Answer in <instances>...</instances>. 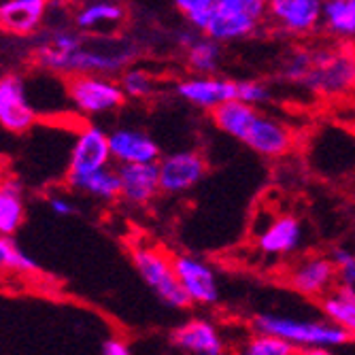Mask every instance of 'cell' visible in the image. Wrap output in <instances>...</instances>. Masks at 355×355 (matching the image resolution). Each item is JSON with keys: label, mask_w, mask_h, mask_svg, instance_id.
Returning a JSON list of instances; mask_svg holds the SVG:
<instances>
[{"label": "cell", "mask_w": 355, "mask_h": 355, "mask_svg": "<svg viewBox=\"0 0 355 355\" xmlns=\"http://www.w3.org/2000/svg\"><path fill=\"white\" fill-rule=\"evenodd\" d=\"M0 123L11 135H26L37 123V109L28 98V85L17 73H5L0 79Z\"/></svg>", "instance_id": "ba28073f"}, {"label": "cell", "mask_w": 355, "mask_h": 355, "mask_svg": "<svg viewBox=\"0 0 355 355\" xmlns=\"http://www.w3.org/2000/svg\"><path fill=\"white\" fill-rule=\"evenodd\" d=\"M119 83H121V87H123L128 98H135V101L149 98V96L155 92L153 75L147 73L145 69H137V67H128L119 75Z\"/></svg>", "instance_id": "83f0119b"}, {"label": "cell", "mask_w": 355, "mask_h": 355, "mask_svg": "<svg viewBox=\"0 0 355 355\" xmlns=\"http://www.w3.org/2000/svg\"><path fill=\"white\" fill-rule=\"evenodd\" d=\"M283 77L326 96L347 94L355 89V53L347 49H302L287 58Z\"/></svg>", "instance_id": "7a4b0ae2"}, {"label": "cell", "mask_w": 355, "mask_h": 355, "mask_svg": "<svg viewBox=\"0 0 355 355\" xmlns=\"http://www.w3.org/2000/svg\"><path fill=\"white\" fill-rule=\"evenodd\" d=\"M321 311L355 338V285H343L321 298Z\"/></svg>", "instance_id": "603a6c76"}, {"label": "cell", "mask_w": 355, "mask_h": 355, "mask_svg": "<svg viewBox=\"0 0 355 355\" xmlns=\"http://www.w3.org/2000/svg\"><path fill=\"white\" fill-rule=\"evenodd\" d=\"M185 60L191 73L213 75L221 62V43L202 32V37H193V41L187 45Z\"/></svg>", "instance_id": "cb8c5ba5"}, {"label": "cell", "mask_w": 355, "mask_h": 355, "mask_svg": "<svg viewBox=\"0 0 355 355\" xmlns=\"http://www.w3.org/2000/svg\"><path fill=\"white\" fill-rule=\"evenodd\" d=\"M236 101H243V103L253 105V107H260V105H266L270 101V89L262 81L245 79V81H239V96H236Z\"/></svg>", "instance_id": "f1b7e54d"}, {"label": "cell", "mask_w": 355, "mask_h": 355, "mask_svg": "<svg viewBox=\"0 0 355 355\" xmlns=\"http://www.w3.org/2000/svg\"><path fill=\"white\" fill-rule=\"evenodd\" d=\"M101 351L105 355H130V345H128L125 340H121L119 336H109L103 340L101 345Z\"/></svg>", "instance_id": "4dcf8cb0"}, {"label": "cell", "mask_w": 355, "mask_h": 355, "mask_svg": "<svg viewBox=\"0 0 355 355\" xmlns=\"http://www.w3.org/2000/svg\"><path fill=\"white\" fill-rule=\"evenodd\" d=\"M159 166V185L164 193L189 191L196 187L207 175V159L198 151H175L157 159Z\"/></svg>", "instance_id": "8fae6325"}, {"label": "cell", "mask_w": 355, "mask_h": 355, "mask_svg": "<svg viewBox=\"0 0 355 355\" xmlns=\"http://www.w3.org/2000/svg\"><path fill=\"white\" fill-rule=\"evenodd\" d=\"M302 245V223L294 215H281L272 219L257 236V249L270 257L292 255Z\"/></svg>", "instance_id": "d6986e66"}, {"label": "cell", "mask_w": 355, "mask_h": 355, "mask_svg": "<svg viewBox=\"0 0 355 355\" xmlns=\"http://www.w3.org/2000/svg\"><path fill=\"white\" fill-rule=\"evenodd\" d=\"M175 3V7L183 13V15H187L189 11H193L198 5H200V0H173Z\"/></svg>", "instance_id": "d6a6232c"}, {"label": "cell", "mask_w": 355, "mask_h": 355, "mask_svg": "<svg viewBox=\"0 0 355 355\" xmlns=\"http://www.w3.org/2000/svg\"><path fill=\"white\" fill-rule=\"evenodd\" d=\"M338 277L336 264L326 255H306L287 272V283L294 292L306 298H324L330 294Z\"/></svg>", "instance_id": "7c38bea8"}, {"label": "cell", "mask_w": 355, "mask_h": 355, "mask_svg": "<svg viewBox=\"0 0 355 355\" xmlns=\"http://www.w3.org/2000/svg\"><path fill=\"white\" fill-rule=\"evenodd\" d=\"M175 272L179 277L181 287L189 296L191 304L213 306L219 302V281L215 270L196 255L177 253L173 257Z\"/></svg>", "instance_id": "30bf717a"}, {"label": "cell", "mask_w": 355, "mask_h": 355, "mask_svg": "<svg viewBox=\"0 0 355 355\" xmlns=\"http://www.w3.org/2000/svg\"><path fill=\"white\" fill-rule=\"evenodd\" d=\"M211 121L223 135L236 139L262 157H283L296 145L292 128L243 101L219 105L211 111Z\"/></svg>", "instance_id": "6da1fadb"}, {"label": "cell", "mask_w": 355, "mask_h": 355, "mask_svg": "<svg viewBox=\"0 0 355 355\" xmlns=\"http://www.w3.org/2000/svg\"><path fill=\"white\" fill-rule=\"evenodd\" d=\"M324 0H268V15L287 35L304 37L321 24Z\"/></svg>", "instance_id": "5bb4252c"}, {"label": "cell", "mask_w": 355, "mask_h": 355, "mask_svg": "<svg viewBox=\"0 0 355 355\" xmlns=\"http://www.w3.org/2000/svg\"><path fill=\"white\" fill-rule=\"evenodd\" d=\"M26 219L24 185L15 177H5L0 185V234L15 236Z\"/></svg>", "instance_id": "7402d4cb"}, {"label": "cell", "mask_w": 355, "mask_h": 355, "mask_svg": "<svg viewBox=\"0 0 355 355\" xmlns=\"http://www.w3.org/2000/svg\"><path fill=\"white\" fill-rule=\"evenodd\" d=\"M243 353L247 355H300V349L277 334L270 332H255L247 343Z\"/></svg>", "instance_id": "4316f807"}, {"label": "cell", "mask_w": 355, "mask_h": 355, "mask_svg": "<svg viewBox=\"0 0 355 355\" xmlns=\"http://www.w3.org/2000/svg\"><path fill=\"white\" fill-rule=\"evenodd\" d=\"M113 162L117 164H135V162H157L162 153L159 145L139 128H117L109 132Z\"/></svg>", "instance_id": "e0dca14e"}, {"label": "cell", "mask_w": 355, "mask_h": 355, "mask_svg": "<svg viewBox=\"0 0 355 355\" xmlns=\"http://www.w3.org/2000/svg\"><path fill=\"white\" fill-rule=\"evenodd\" d=\"M253 332H270L289 343H294L300 349V355L306 349H321V351H336L338 347L347 345L353 336L332 321H313V319H296V317H281L262 313L255 315Z\"/></svg>", "instance_id": "5b68a950"}, {"label": "cell", "mask_w": 355, "mask_h": 355, "mask_svg": "<svg viewBox=\"0 0 355 355\" xmlns=\"http://www.w3.org/2000/svg\"><path fill=\"white\" fill-rule=\"evenodd\" d=\"M49 209L58 217H69L75 213V205L67 196H49Z\"/></svg>", "instance_id": "1f68e13d"}, {"label": "cell", "mask_w": 355, "mask_h": 355, "mask_svg": "<svg viewBox=\"0 0 355 355\" xmlns=\"http://www.w3.org/2000/svg\"><path fill=\"white\" fill-rule=\"evenodd\" d=\"M125 9L119 0H92L75 13V26L81 32H105L121 26Z\"/></svg>", "instance_id": "ffe728a7"}, {"label": "cell", "mask_w": 355, "mask_h": 355, "mask_svg": "<svg viewBox=\"0 0 355 355\" xmlns=\"http://www.w3.org/2000/svg\"><path fill=\"white\" fill-rule=\"evenodd\" d=\"M121 179V200L135 207H147L159 191V166L157 162H135V164H119Z\"/></svg>", "instance_id": "2e32d148"}, {"label": "cell", "mask_w": 355, "mask_h": 355, "mask_svg": "<svg viewBox=\"0 0 355 355\" xmlns=\"http://www.w3.org/2000/svg\"><path fill=\"white\" fill-rule=\"evenodd\" d=\"M268 15V0H200L185 17L193 30L232 43L251 37Z\"/></svg>", "instance_id": "3957f363"}, {"label": "cell", "mask_w": 355, "mask_h": 355, "mask_svg": "<svg viewBox=\"0 0 355 355\" xmlns=\"http://www.w3.org/2000/svg\"><path fill=\"white\" fill-rule=\"evenodd\" d=\"M0 266H3L5 272H15V275H35V272H39L37 260L32 255H28L13 241V236L0 239Z\"/></svg>", "instance_id": "484cf974"}, {"label": "cell", "mask_w": 355, "mask_h": 355, "mask_svg": "<svg viewBox=\"0 0 355 355\" xmlns=\"http://www.w3.org/2000/svg\"><path fill=\"white\" fill-rule=\"evenodd\" d=\"M47 0H5L0 5V24L11 37H32L47 15Z\"/></svg>", "instance_id": "ac0fdd59"}, {"label": "cell", "mask_w": 355, "mask_h": 355, "mask_svg": "<svg viewBox=\"0 0 355 355\" xmlns=\"http://www.w3.org/2000/svg\"><path fill=\"white\" fill-rule=\"evenodd\" d=\"M67 94L81 115H107L125 103V92L119 81L109 75H73L67 81Z\"/></svg>", "instance_id": "52a82bcc"}, {"label": "cell", "mask_w": 355, "mask_h": 355, "mask_svg": "<svg viewBox=\"0 0 355 355\" xmlns=\"http://www.w3.org/2000/svg\"><path fill=\"white\" fill-rule=\"evenodd\" d=\"M171 345L183 353L193 355H221L225 353V340L219 328L209 319H189L171 332Z\"/></svg>", "instance_id": "9a60e30c"}, {"label": "cell", "mask_w": 355, "mask_h": 355, "mask_svg": "<svg viewBox=\"0 0 355 355\" xmlns=\"http://www.w3.org/2000/svg\"><path fill=\"white\" fill-rule=\"evenodd\" d=\"M135 58V47L115 41H89L87 37L67 53L35 55L41 69L55 75H121Z\"/></svg>", "instance_id": "277c9868"}, {"label": "cell", "mask_w": 355, "mask_h": 355, "mask_svg": "<svg viewBox=\"0 0 355 355\" xmlns=\"http://www.w3.org/2000/svg\"><path fill=\"white\" fill-rule=\"evenodd\" d=\"M132 264L143 279V283L151 289V292L168 304L171 309L183 311L191 306L189 296L179 283V277L175 272V264L168 255H164L159 249L153 247H135L132 249Z\"/></svg>", "instance_id": "8992f818"}, {"label": "cell", "mask_w": 355, "mask_h": 355, "mask_svg": "<svg viewBox=\"0 0 355 355\" xmlns=\"http://www.w3.org/2000/svg\"><path fill=\"white\" fill-rule=\"evenodd\" d=\"M111 162H113V153H111L109 132H105L101 125H85L77 135L73 149L69 153L67 179L101 171L105 166H111Z\"/></svg>", "instance_id": "9c48e42d"}, {"label": "cell", "mask_w": 355, "mask_h": 355, "mask_svg": "<svg viewBox=\"0 0 355 355\" xmlns=\"http://www.w3.org/2000/svg\"><path fill=\"white\" fill-rule=\"evenodd\" d=\"M67 185L75 191H81L85 196L98 202H115L121 198V179L119 171L105 166L101 171H94L81 177L67 179Z\"/></svg>", "instance_id": "44dd1931"}, {"label": "cell", "mask_w": 355, "mask_h": 355, "mask_svg": "<svg viewBox=\"0 0 355 355\" xmlns=\"http://www.w3.org/2000/svg\"><path fill=\"white\" fill-rule=\"evenodd\" d=\"M332 260L338 270V279L343 285H355V255L343 247L332 249Z\"/></svg>", "instance_id": "f546056e"}, {"label": "cell", "mask_w": 355, "mask_h": 355, "mask_svg": "<svg viewBox=\"0 0 355 355\" xmlns=\"http://www.w3.org/2000/svg\"><path fill=\"white\" fill-rule=\"evenodd\" d=\"M321 26L338 39L355 37V0H324Z\"/></svg>", "instance_id": "d4e9b609"}, {"label": "cell", "mask_w": 355, "mask_h": 355, "mask_svg": "<svg viewBox=\"0 0 355 355\" xmlns=\"http://www.w3.org/2000/svg\"><path fill=\"white\" fill-rule=\"evenodd\" d=\"M177 94L185 103L211 113L223 103L236 101L239 81L215 75H193L177 83Z\"/></svg>", "instance_id": "4fadbf2b"}]
</instances>
